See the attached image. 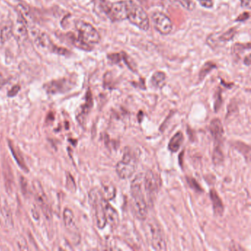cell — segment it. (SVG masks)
<instances>
[{
    "mask_svg": "<svg viewBox=\"0 0 251 251\" xmlns=\"http://www.w3.org/2000/svg\"><path fill=\"white\" fill-rule=\"evenodd\" d=\"M142 175L136 176L134 180L132 181L130 185V195L132 198V206L135 216L139 220H146L148 217V204L145 200L142 189Z\"/></svg>",
    "mask_w": 251,
    "mask_h": 251,
    "instance_id": "obj_1",
    "label": "cell"
},
{
    "mask_svg": "<svg viewBox=\"0 0 251 251\" xmlns=\"http://www.w3.org/2000/svg\"><path fill=\"white\" fill-rule=\"evenodd\" d=\"M105 198L102 192L98 188L92 189L89 193V201L95 212L96 224L100 229H102L106 226L105 211H104V201Z\"/></svg>",
    "mask_w": 251,
    "mask_h": 251,
    "instance_id": "obj_2",
    "label": "cell"
},
{
    "mask_svg": "<svg viewBox=\"0 0 251 251\" xmlns=\"http://www.w3.org/2000/svg\"><path fill=\"white\" fill-rule=\"evenodd\" d=\"M137 158L133 151L129 148L126 149L123 159L119 161L116 166V171L119 177L122 179H127L131 177L137 168Z\"/></svg>",
    "mask_w": 251,
    "mask_h": 251,
    "instance_id": "obj_3",
    "label": "cell"
},
{
    "mask_svg": "<svg viewBox=\"0 0 251 251\" xmlns=\"http://www.w3.org/2000/svg\"><path fill=\"white\" fill-rule=\"evenodd\" d=\"M127 20L133 25L136 26L142 30H149L150 20L148 14L142 7L135 3L132 0H128V12Z\"/></svg>",
    "mask_w": 251,
    "mask_h": 251,
    "instance_id": "obj_4",
    "label": "cell"
},
{
    "mask_svg": "<svg viewBox=\"0 0 251 251\" xmlns=\"http://www.w3.org/2000/svg\"><path fill=\"white\" fill-rule=\"evenodd\" d=\"M148 231L150 233V241L153 249L156 251H166L167 243L161 226L158 221L152 219L148 223Z\"/></svg>",
    "mask_w": 251,
    "mask_h": 251,
    "instance_id": "obj_5",
    "label": "cell"
},
{
    "mask_svg": "<svg viewBox=\"0 0 251 251\" xmlns=\"http://www.w3.org/2000/svg\"><path fill=\"white\" fill-rule=\"evenodd\" d=\"M143 180L148 202L150 204H153L154 200L161 187V179L155 172L148 170Z\"/></svg>",
    "mask_w": 251,
    "mask_h": 251,
    "instance_id": "obj_6",
    "label": "cell"
},
{
    "mask_svg": "<svg viewBox=\"0 0 251 251\" xmlns=\"http://www.w3.org/2000/svg\"><path fill=\"white\" fill-rule=\"evenodd\" d=\"M104 11L112 22H120L127 20L128 1H119L110 4L109 5H105Z\"/></svg>",
    "mask_w": 251,
    "mask_h": 251,
    "instance_id": "obj_7",
    "label": "cell"
},
{
    "mask_svg": "<svg viewBox=\"0 0 251 251\" xmlns=\"http://www.w3.org/2000/svg\"><path fill=\"white\" fill-rule=\"evenodd\" d=\"M76 29L79 37L89 45L98 43L100 40L98 30L89 23L78 21L76 23Z\"/></svg>",
    "mask_w": 251,
    "mask_h": 251,
    "instance_id": "obj_8",
    "label": "cell"
},
{
    "mask_svg": "<svg viewBox=\"0 0 251 251\" xmlns=\"http://www.w3.org/2000/svg\"><path fill=\"white\" fill-rule=\"evenodd\" d=\"M33 190H34L36 202H37L38 205H39L41 209L42 210L44 215L48 220L52 218V211H51V208L50 207L48 198H47L46 195H45L39 182L35 181L33 183Z\"/></svg>",
    "mask_w": 251,
    "mask_h": 251,
    "instance_id": "obj_9",
    "label": "cell"
},
{
    "mask_svg": "<svg viewBox=\"0 0 251 251\" xmlns=\"http://www.w3.org/2000/svg\"><path fill=\"white\" fill-rule=\"evenodd\" d=\"M154 27L158 33L162 35H168L173 30V23L166 14L161 12H155L152 14Z\"/></svg>",
    "mask_w": 251,
    "mask_h": 251,
    "instance_id": "obj_10",
    "label": "cell"
},
{
    "mask_svg": "<svg viewBox=\"0 0 251 251\" xmlns=\"http://www.w3.org/2000/svg\"><path fill=\"white\" fill-rule=\"evenodd\" d=\"M73 83L68 78H61L52 80L44 86L46 92L50 95L64 93L72 89Z\"/></svg>",
    "mask_w": 251,
    "mask_h": 251,
    "instance_id": "obj_11",
    "label": "cell"
},
{
    "mask_svg": "<svg viewBox=\"0 0 251 251\" xmlns=\"http://www.w3.org/2000/svg\"><path fill=\"white\" fill-rule=\"evenodd\" d=\"M104 211L107 223L110 225L112 228H117L120 223V216L117 210L108 203V201H104Z\"/></svg>",
    "mask_w": 251,
    "mask_h": 251,
    "instance_id": "obj_12",
    "label": "cell"
},
{
    "mask_svg": "<svg viewBox=\"0 0 251 251\" xmlns=\"http://www.w3.org/2000/svg\"><path fill=\"white\" fill-rule=\"evenodd\" d=\"M210 132L215 141V146H220L219 144L223 139L224 130H223V124L219 119H214L210 123Z\"/></svg>",
    "mask_w": 251,
    "mask_h": 251,
    "instance_id": "obj_13",
    "label": "cell"
},
{
    "mask_svg": "<svg viewBox=\"0 0 251 251\" xmlns=\"http://www.w3.org/2000/svg\"><path fill=\"white\" fill-rule=\"evenodd\" d=\"M209 195L211 202H212L214 214L218 216V217H222L223 215V212H224V205H223L221 198H220L218 194L214 189H211L210 191Z\"/></svg>",
    "mask_w": 251,
    "mask_h": 251,
    "instance_id": "obj_14",
    "label": "cell"
},
{
    "mask_svg": "<svg viewBox=\"0 0 251 251\" xmlns=\"http://www.w3.org/2000/svg\"><path fill=\"white\" fill-rule=\"evenodd\" d=\"M8 146H9L11 153H12L13 156H14L15 161H17L19 167H20V168H21V170H23V171L26 172V173H28V167H27L24 158H23V154L20 152V150H19L18 148H16V147L14 146V143L11 142V141L8 142Z\"/></svg>",
    "mask_w": 251,
    "mask_h": 251,
    "instance_id": "obj_15",
    "label": "cell"
},
{
    "mask_svg": "<svg viewBox=\"0 0 251 251\" xmlns=\"http://www.w3.org/2000/svg\"><path fill=\"white\" fill-rule=\"evenodd\" d=\"M92 106H93V99H92V93H91V91L89 90L88 91L87 94H86L85 105L83 106L81 113H80L78 116V120L80 123H84L86 117H87L88 114H89V111H90Z\"/></svg>",
    "mask_w": 251,
    "mask_h": 251,
    "instance_id": "obj_16",
    "label": "cell"
},
{
    "mask_svg": "<svg viewBox=\"0 0 251 251\" xmlns=\"http://www.w3.org/2000/svg\"><path fill=\"white\" fill-rule=\"evenodd\" d=\"M64 221L66 227L72 232V233H77V227L75 223L74 214L73 211L70 208H65L64 211Z\"/></svg>",
    "mask_w": 251,
    "mask_h": 251,
    "instance_id": "obj_17",
    "label": "cell"
},
{
    "mask_svg": "<svg viewBox=\"0 0 251 251\" xmlns=\"http://www.w3.org/2000/svg\"><path fill=\"white\" fill-rule=\"evenodd\" d=\"M183 140H184V137H183V133L181 132H177L170 139V142H169L168 149L172 152H177L181 147Z\"/></svg>",
    "mask_w": 251,
    "mask_h": 251,
    "instance_id": "obj_18",
    "label": "cell"
},
{
    "mask_svg": "<svg viewBox=\"0 0 251 251\" xmlns=\"http://www.w3.org/2000/svg\"><path fill=\"white\" fill-rule=\"evenodd\" d=\"M100 191L102 196L108 201L114 199L117 195V189L111 183H102V189Z\"/></svg>",
    "mask_w": 251,
    "mask_h": 251,
    "instance_id": "obj_19",
    "label": "cell"
},
{
    "mask_svg": "<svg viewBox=\"0 0 251 251\" xmlns=\"http://www.w3.org/2000/svg\"><path fill=\"white\" fill-rule=\"evenodd\" d=\"M68 36L70 42L76 48H78V49L83 50L84 51L92 50V47L91 46V45H89V44L85 42L84 41L82 40L79 36H75L73 33H70Z\"/></svg>",
    "mask_w": 251,
    "mask_h": 251,
    "instance_id": "obj_20",
    "label": "cell"
},
{
    "mask_svg": "<svg viewBox=\"0 0 251 251\" xmlns=\"http://www.w3.org/2000/svg\"><path fill=\"white\" fill-rule=\"evenodd\" d=\"M16 33L22 37H26L27 35V23L25 20L24 17L21 13L18 14V19H17V24L15 28Z\"/></svg>",
    "mask_w": 251,
    "mask_h": 251,
    "instance_id": "obj_21",
    "label": "cell"
},
{
    "mask_svg": "<svg viewBox=\"0 0 251 251\" xmlns=\"http://www.w3.org/2000/svg\"><path fill=\"white\" fill-rule=\"evenodd\" d=\"M166 78H167V76H166L165 73L163 72H156L151 77V84L154 87L161 88L165 83Z\"/></svg>",
    "mask_w": 251,
    "mask_h": 251,
    "instance_id": "obj_22",
    "label": "cell"
},
{
    "mask_svg": "<svg viewBox=\"0 0 251 251\" xmlns=\"http://www.w3.org/2000/svg\"><path fill=\"white\" fill-rule=\"evenodd\" d=\"M36 43H37L38 46L40 47L42 49L50 50H52V46H53V45L51 43L49 37L45 34L39 36L36 39Z\"/></svg>",
    "mask_w": 251,
    "mask_h": 251,
    "instance_id": "obj_23",
    "label": "cell"
},
{
    "mask_svg": "<svg viewBox=\"0 0 251 251\" xmlns=\"http://www.w3.org/2000/svg\"><path fill=\"white\" fill-rule=\"evenodd\" d=\"M236 33V28H231L222 34L218 35L217 36V40L220 43H226V42H229L232 40L234 38L235 35Z\"/></svg>",
    "mask_w": 251,
    "mask_h": 251,
    "instance_id": "obj_24",
    "label": "cell"
},
{
    "mask_svg": "<svg viewBox=\"0 0 251 251\" xmlns=\"http://www.w3.org/2000/svg\"><path fill=\"white\" fill-rule=\"evenodd\" d=\"M0 33L2 34L4 40H8L14 34V26L8 23L2 25V27H0Z\"/></svg>",
    "mask_w": 251,
    "mask_h": 251,
    "instance_id": "obj_25",
    "label": "cell"
},
{
    "mask_svg": "<svg viewBox=\"0 0 251 251\" xmlns=\"http://www.w3.org/2000/svg\"><path fill=\"white\" fill-rule=\"evenodd\" d=\"M223 158H224V156H223V151H222L220 146H215L214 152H213V162L216 165H218L223 162Z\"/></svg>",
    "mask_w": 251,
    "mask_h": 251,
    "instance_id": "obj_26",
    "label": "cell"
},
{
    "mask_svg": "<svg viewBox=\"0 0 251 251\" xmlns=\"http://www.w3.org/2000/svg\"><path fill=\"white\" fill-rule=\"evenodd\" d=\"M215 68H217V66H216V64H214V63L211 62V61L205 63L203 67L201 69V73H200V78H204L211 70Z\"/></svg>",
    "mask_w": 251,
    "mask_h": 251,
    "instance_id": "obj_27",
    "label": "cell"
},
{
    "mask_svg": "<svg viewBox=\"0 0 251 251\" xmlns=\"http://www.w3.org/2000/svg\"><path fill=\"white\" fill-rule=\"evenodd\" d=\"M122 54V60L124 61V62L126 63V65L129 67L130 70H131L133 72H136V69H137V66H136V63L135 61L129 56L127 54H126V52H121Z\"/></svg>",
    "mask_w": 251,
    "mask_h": 251,
    "instance_id": "obj_28",
    "label": "cell"
},
{
    "mask_svg": "<svg viewBox=\"0 0 251 251\" xmlns=\"http://www.w3.org/2000/svg\"><path fill=\"white\" fill-rule=\"evenodd\" d=\"M66 186L67 189L72 192H75L77 189L76 186L75 181L74 177H73L71 174L68 173L67 175V181H66Z\"/></svg>",
    "mask_w": 251,
    "mask_h": 251,
    "instance_id": "obj_29",
    "label": "cell"
},
{
    "mask_svg": "<svg viewBox=\"0 0 251 251\" xmlns=\"http://www.w3.org/2000/svg\"><path fill=\"white\" fill-rule=\"evenodd\" d=\"M187 182L189 183V186L192 188V189L197 192H202V189L201 187L198 182L196 181L195 179L192 178V177H187Z\"/></svg>",
    "mask_w": 251,
    "mask_h": 251,
    "instance_id": "obj_30",
    "label": "cell"
},
{
    "mask_svg": "<svg viewBox=\"0 0 251 251\" xmlns=\"http://www.w3.org/2000/svg\"><path fill=\"white\" fill-rule=\"evenodd\" d=\"M108 61L112 64H117L122 61L121 53H113L108 55Z\"/></svg>",
    "mask_w": 251,
    "mask_h": 251,
    "instance_id": "obj_31",
    "label": "cell"
},
{
    "mask_svg": "<svg viewBox=\"0 0 251 251\" xmlns=\"http://www.w3.org/2000/svg\"><path fill=\"white\" fill-rule=\"evenodd\" d=\"M20 185H21V189L23 195H27L29 191L28 183H27V179L25 177H20Z\"/></svg>",
    "mask_w": 251,
    "mask_h": 251,
    "instance_id": "obj_32",
    "label": "cell"
},
{
    "mask_svg": "<svg viewBox=\"0 0 251 251\" xmlns=\"http://www.w3.org/2000/svg\"><path fill=\"white\" fill-rule=\"evenodd\" d=\"M198 1L204 8H211L214 5V0H198Z\"/></svg>",
    "mask_w": 251,
    "mask_h": 251,
    "instance_id": "obj_33",
    "label": "cell"
},
{
    "mask_svg": "<svg viewBox=\"0 0 251 251\" xmlns=\"http://www.w3.org/2000/svg\"><path fill=\"white\" fill-rule=\"evenodd\" d=\"M20 91V86L19 85H16V86H13L11 88V90L8 92V96L10 97V98H13V97H15L17 94L19 93V92Z\"/></svg>",
    "mask_w": 251,
    "mask_h": 251,
    "instance_id": "obj_34",
    "label": "cell"
},
{
    "mask_svg": "<svg viewBox=\"0 0 251 251\" xmlns=\"http://www.w3.org/2000/svg\"><path fill=\"white\" fill-rule=\"evenodd\" d=\"M18 247L20 250H29L27 242H26L25 239H19Z\"/></svg>",
    "mask_w": 251,
    "mask_h": 251,
    "instance_id": "obj_35",
    "label": "cell"
},
{
    "mask_svg": "<svg viewBox=\"0 0 251 251\" xmlns=\"http://www.w3.org/2000/svg\"><path fill=\"white\" fill-rule=\"evenodd\" d=\"M250 17V14H248V12H245L243 13V14H241L240 16H239V17H237V19H236V22H243L245 21V20H248V19H249Z\"/></svg>",
    "mask_w": 251,
    "mask_h": 251,
    "instance_id": "obj_36",
    "label": "cell"
},
{
    "mask_svg": "<svg viewBox=\"0 0 251 251\" xmlns=\"http://www.w3.org/2000/svg\"><path fill=\"white\" fill-rule=\"evenodd\" d=\"M241 6L242 8H250L251 7V0H240Z\"/></svg>",
    "mask_w": 251,
    "mask_h": 251,
    "instance_id": "obj_37",
    "label": "cell"
},
{
    "mask_svg": "<svg viewBox=\"0 0 251 251\" xmlns=\"http://www.w3.org/2000/svg\"><path fill=\"white\" fill-rule=\"evenodd\" d=\"M32 215H33V218L35 220H39V217H40V215H39V211L36 208H33L31 211Z\"/></svg>",
    "mask_w": 251,
    "mask_h": 251,
    "instance_id": "obj_38",
    "label": "cell"
},
{
    "mask_svg": "<svg viewBox=\"0 0 251 251\" xmlns=\"http://www.w3.org/2000/svg\"><path fill=\"white\" fill-rule=\"evenodd\" d=\"M6 83V79L3 78V77H0V89H2Z\"/></svg>",
    "mask_w": 251,
    "mask_h": 251,
    "instance_id": "obj_39",
    "label": "cell"
},
{
    "mask_svg": "<svg viewBox=\"0 0 251 251\" xmlns=\"http://www.w3.org/2000/svg\"><path fill=\"white\" fill-rule=\"evenodd\" d=\"M244 64L247 66H250L251 64V60H250V55H248V56L245 57V61H244Z\"/></svg>",
    "mask_w": 251,
    "mask_h": 251,
    "instance_id": "obj_40",
    "label": "cell"
},
{
    "mask_svg": "<svg viewBox=\"0 0 251 251\" xmlns=\"http://www.w3.org/2000/svg\"><path fill=\"white\" fill-rule=\"evenodd\" d=\"M5 41L4 40L3 37H2V34L0 33V48H2L3 46L4 43H5Z\"/></svg>",
    "mask_w": 251,
    "mask_h": 251,
    "instance_id": "obj_41",
    "label": "cell"
},
{
    "mask_svg": "<svg viewBox=\"0 0 251 251\" xmlns=\"http://www.w3.org/2000/svg\"><path fill=\"white\" fill-rule=\"evenodd\" d=\"M79 2H81L82 4H89V2H92V0H78Z\"/></svg>",
    "mask_w": 251,
    "mask_h": 251,
    "instance_id": "obj_42",
    "label": "cell"
},
{
    "mask_svg": "<svg viewBox=\"0 0 251 251\" xmlns=\"http://www.w3.org/2000/svg\"><path fill=\"white\" fill-rule=\"evenodd\" d=\"M0 71H1V67H0ZM0 77H2V75H1V72H0Z\"/></svg>",
    "mask_w": 251,
    "mask_h": 251,
    "instance_id": "obj_43",
    "label": "cell"
}]
</instances>
